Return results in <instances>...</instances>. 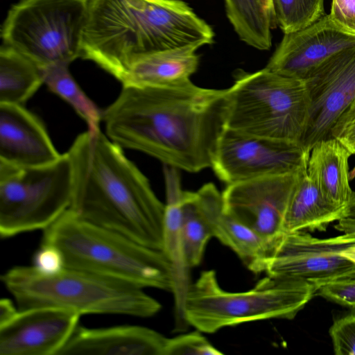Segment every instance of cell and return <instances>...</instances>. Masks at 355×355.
I'll list each match as a JSON object with an SVG mask.
<instances>
[{"mask_svg":"<svg viewBox=\"0 0 355 355\" xmlns=\"http://www.w3.org/2000/svg\"><path fill=\"white\" fill-rule=\"evenodd\" d=\"M122 149L101 130L76 137L67 152L73 178L69 209L85 220L162 251L165 205Z\"/></svg>","mask_w":355,"mask_h":355,"instance_id":"7a4b0ae2","label":"cell"},{"mask_svg":"<svg viewBox=\"0 0 355 355\" xmlns=\"http://www.w3.org/2000/svg\"><path fill=\"white\" fill-rule=\"evenodd\" d=\"M1 280L19 310L55 307L83 314H112L148 318L161 304L143 288L94 273L65 268L44 275L31 266H16Z\"/></svg>","mask_w":355,"mask_h":355,"instance_id":"5b68a950","label":"cell"},{"mask_svg":"<svg viewBox=\"0 0 355 355\" xmlns=\"http://www.w3.org/2000/svg\"><path fill=\"white\" fill-rule=\"evenodd\" d=\"M226 128L301 145L309 114L304 81L266 67L241 71L227 89Z\"/></svg>","mask_w":355,"mask_h":355,"instance_id":"52a82bcc","label":"cell"},{"mask_svg":"<svg viewBox=\"0 0 355 355\" xmlns=\"http://www.w3.org/2000/svg\"><path fill=\"white\" fill-rule=\"evenodd\" d=\"M164 176L166 203L163 225L162 252L169 261L172 269L175 329L178 331H182L188 326L184 317V306L191 284L189 279L190 268L186 261L181 232L182 203L184 191L181 187L178 168L164 165Z\"/></svg>","mask_w":355,"mask_h":355,"instance_id":"d6986e66","label":"cell"},{"mask_svg":"<svg viewBox=\"0 0 355 355\" xmlns=\"http://www.w3.org/2000/svg\"><path fill=\"white\" fill-rule=\"evenodd\" d=\"M349 150L338 140L329 137L311 149L307 174L331 202L346 207L352 192L349 186Z\"/></svg>","mask_w":355,"mask_h":355,"instance_id":"44dd1931","label":"cell"},{"mask_svg":"<svg viewBox=\"0 0 355 355\" xmlns=\"http://www.w3.org/2000/svg\"><path fill=\"white\" fill-rule=\"evenodd\" d=\"M345 217L355 218V191L352 192L350 200L345 208L343 218Z\"/></svg>","mask_w":355,"mask_h":355,"instance_id":"d590c367","label":"cell"},{"mask_svg":"<svg viewBox=\"0 0 355 355\" xmlns=\"http://www.w3.org/2000/svg\"><path fill=\"white\" fill-rule=\"evenodd\" d=\"M329 15L341 29L355 35V0H332Z\"/></svg>","mask_w":355,"mask_h":355,"instance_id":"d6a6232c","label":"cell"},{"mask_svg":"<svg viewBox=\"0 0 355 355\" xmlns=\"http://www.w3.org/2000/svg\"><path fill=\"white\" fill-rule=\"evenodd\" d=\"M355 243L348 234L319 239L304 231L284 233L274 241L261 265V272L303 280L318 288L333 282L355 278V263L342 252Z\"/></svg>","mask_w":355,"mask_h":355,"instance_id":"30bf717a","label":"cell"},{"mask_svg":"<svg viewBox=\"0 0 355 355\" xmlns=\"http://www.w3.org/2000/svg\"><path fill=\"white\" fill-rule=\"evenodd\" d=\"M334 227L343 234H348L355 236V218H343L338 221Z\"/></svg>","mask_w":355,"mask_h":355,"instance_id":"e575fe53","label":"cell"},{"mask_svg":"<svg viewBox=\"0 0 355 355\" xmlns=\"http://www.w3.org/2000/svg\"><path fill=\"white\" fill-rule=\"evenodd\" d=\"M80 318L75 311L55 307L19 310L0 327V355H59Z\"/></svg>","mask_w":355,"mask_h":355,"instance_id":"5bb4252c","label":"cell"},{"mask_svg":"<svg viewBox=\"0 0 355 355\" xmlns=\"http://www.w3.org/2000/svg\"><path fill=\"white\" fill-rule=\"evenodd\" d=\"M168 338L139 325H78L59 355H165Z\"/></svg>","mask_w":355,"mask_h":355,"instance_id":"e0dca14e","label":"cell"},{"mask_svg":"<svg viewBox=\"0 0 355 355\" xmlns=\"http://www.w3.org/2000/svg\"><path fill=\"white\" fill-rule=\"evenodd\" d=\"M211 27L181 0H89L81 58L121 83L142 55L214 42Z\"/></svg>","mask_w":355,"mask_h":355,"instance_id":"3957f363","label":"cell"},{"mask_svg":"<svg viewBox=\"0 0 355 355\" xmlns=\"http://www.w3.org/2000/svg\"><path fill=\"white\" fill-rule=\"evenodd\" d=\"M41 243L62 252L66 268L172 292L171 266L162 250L90 223L68 209L42 230Z\"/></svg>","mask_w":355,"mask_h":355,"instance_id":"277c9868","label":"cell"},{"mask_svg":"<svg viewBox=\"0 0 355 355\" xmlns=\"http://www.w3.org/2000/svg\"><path fill=\"white\" fill-rule=\"evenodd\" d=\"M42 121L23 105L0 103V162L31 167L61 157Z\"/></svg>","mask_w":355,"mask_h":355,"instance_id":"2e32d148","label":"cell"},{"mask_svg":"<svg viewBox=\"0 0 355 355\" xmlns=\"http://www.w3.org/2000/svg\"><path fill=\"white\" fill-rule=\"evenodd\" d=\"M318 290L306 281L267 275L247 291L229 292L220 287L214 270H205L189 286L184 317L188 326L208 334L257 320H292Z\"/></svg>","mask_w":355,"mask_h":355,"instance_id":"8992f818","label":"cell"},{"mask_svg":"<svg viewBox=\"0 0 355 355\" xmlns=\"http://www.w3.org/2000/svg\"><path fill=\"white\" fill-rule=\"evenodd\" d=\"M261 1H263V2H267V1H268L270 0H261Z\"/></svg>","mask_w":355,"mask_h":355,"instance_id":"74e56055","label":"cell"},{"mask_svg":"<svg viewBox=\"0 0 355 355\" xmlns=\"http://www.w3.org/2000/svg\"><path fill=\"white\" fill-rule=\"evenodd\" d=\"M72 168L67 153L56 161L22 167L0 162V236L44 230L69 209Z\"/></svg>","mask_w":355,"mask_h":355,"instance_id":"9c48e42d","label":"cell"},{"mask_svg":"<svg viewBox=\"0 0 355 355\" xmlns=\"http://www.w3.org/2000/svg\"><path fill=\"white\" fill-rule=\"evenodd\" d=\"M355 44V35L338 27L324 15L311 25L284 34L266 68L304 80L334 53Z\"/></svg>","mask_w":355,"mask_h":355,"instance_id":"9a60e30c","label":"cell"},{"mask_svg":"<svg viewBox=\"0 0 355 355\" xmlns=\"http://www.w3.org/2000/svg\"><path fill=\"white\" fill-rule=\"evenodd\" d=\"M330 137L338 140L352 155L355 154V99L334 123Z\"/></svg>","mask_w":355,"mask_h":355,"instance_id":"1f68e13d","label":"cell"},{"mask_svg":"<svg viewBox=\"0 0 355 355\" xmlns=\"http://www.w3.org/2000/svg\"><path fill=\"white\" fill-rule=\"evenodd\" d=\"M200 47L189 45L142 55L131 64L121 84L165 88L187 85L198 69Z\"/></svg>","mask_w":355,"mask_h":355,"instance_id":"ffe728a7","label":"cell"},{"mask_svg":"<svg viewBox=\"0 0 355 355\" xmlns=\"http://www.w3.org/2000/svg\"><path fill=\"white\" fill-rule=\"evenodd\" d=\"M316 295L341 306L355 308V278L322 285L317 291Z\"/></svg>","mask_w":355,"mask_h":355,"instance_id":"4dcf8cb0","label":"cell"},{"mask_svg":"<svg viewBox=\"0 0 355 355\" xmlns=\"http://www.w3.org/2000/svg\"><path fill=\"white\" fill-rule=\"evenodd\" d=\"M67 65H58L43 71L44 83L61 98L85 121L87 131L96 134L101 131L102 110L86 95L70 73Z\"/></svg>","mask_w":355,"mask_h":355,"instance_id":"d4e9b609","label":"cell"},{"mask_svg":"<svg viewBox=\"0 0 355 355\" xmlns=\"http://www.w3.org/2000/svg\"><path fill=\"white\" fill-rule=\"evenodd\" d=\"M309 155L296 143L225 128L211 168L221 181L229 185L299 173L307 168Z\"/></svg>","mask_w":355,"mask_h":355,"instance_id":"8fae6325","label":"cell"},{"mask_svg":"<svg viewBox=\"0 0 355 355\" xmlns=\"http://www.w3.org/2000/svg\"><path fill=\"white\" fill-rule=\"evenodd\" d=\"M200 331L168 338L165 355H222Z\"/></svg>","mask_w":355,"mask_h":355,"instance_id":"83f0119b","label":"cell"},{"mask_svg":"<svg viewBox=\"0 0 355 355\" xmlns=\"http://www.w3.org/2000/svg\"><path fill=\"white\" fill-rule=\"evenodd\" d=\"M227 17L239 39L258 50L272 45L271 28L274 19L259 0H224Z\"/></svg>","mask_w":355,"mask_h":355,"instance_id":"cb8c5ba5","label":"cell"},{"mask_svg":"<svg viewBox=\"0 0 355 355\" xmlns=\"http://www.w3.org/2000/svg\"><path fill=\"white\" fill-rule=\"evenodd\" d=\"M309 114L301 146L307 154L330 137L334 123L355 99V44L334 53L304 80Z\"/></svg>","mask_w":355,"mask_h":355,"instance_id":"7c38bea8","label":"cell"},{"mask_svg":"<svg viewBox=\"0 0 355 355\" xmlns=\"http://www.w3.org/2000/svg\"><path fill=\"white\" fill-rule=\"evenodd\" d=\"M329 333L336 355H355V308L335 320Z\"/></svg>","mask_w":355,"mask_h":355,"instance_id":"f1b7e54d","label":"cell"},{"mask_svg":"<svg viewBox=\"0 0 355 355\" xmlns=\"http://www.w3.org/2000/svg\"><path fill=\"white\" fill-rule=\"evenodd\" d=\"M181 232L187 263L189 268L198 266L202 260L207 243L213 235L197 204L195 192L184 191Z\"/></svg>","mask_w":355,"mask_h":355,"instance_id":"484cf974","label":"cell"},{"mask_svg":"<svg viewBox=\"0 0 355 355\" xmlns=\"http://www.w3.org/2000/svg\"><path fill=\"white\" fill-rule=\"evenodd\" d=\"M32 266L40 273L54 275L66 266L60 250L51 244L41 243L33 255Z\"/></svg>","mask_w":355,"mask_h":355,"instance_id":"f546056e","label":"cell"},{"mask_svg":"<svg viewBox=\"0 0 355 355\" xmlns=\"http://www.w3.org/2000/svg\"><path fill=\"white\" fill-rule=\"evenodd\" d=\"M89 0H20L1 29L3 44L42 70L67 65L82 54Z\"/></svg>","mask_w":355,"mask_h":355,"instance_id":"ba28073f","label":"cell"},{"mask_svg":"<svg viewBox=\"0 0 355 355\" xmlns=\"http://www.w3.org/2000/svg\"><path fill=\"white\" fill-rule=\"evenodd\" d=\"M275 21L284 34L302 29L324 14V0H272Z\"/></svg>","mask_w":355,"mask_h":355,"instance_id":"4316f807","label":"cell"},{"mask_svg":"<svg viewBox=\"0 0 355 355\" xmlns=\"http://www.w3.org/2000/svg\"><path fill=\"white\" fill-rule=\"evenodd\" d=\"M345 207L329 201L307 174H300L284 222V233L300 231H325L327 227L345 216Z\"/></svg>","mask_w":355,"mask_h":355,"instance_id":"7402d4cb","label":"cell"},{"mask_svg":"<svg viewBox=\"0 0 355 355\" xmlns=\"http://www.w3.org/2000/svg\"><path fill=\"white\" fill-rule=\"evenodd\" d=\"M43 83V71L37 65L15 49L2 45L0 103L24 105Z\"/></svg>","mask_w":355,"mask_h":355,"instance_id":"603a6c76","label":"cell"},{"mask_svg":"<svg viewBox=\"0 0 355 355\" xmlns=\"http://www.w3.org/2000/svg\"><path fill=\"white\" fill-rule=\"evenodd\" d=\"M304 170L227 185L222 193L225 211L271 245L284 233L286 213Z\"/></svg>","mask_w":355,"mask_h":355,"instance_id":"4fadbf2b","label":"cell"},{"mask_svg":"<svg viewBox=\"0 0 355 355\" xmlns=\"http://www.w3.org/2000/svg\"><path fill=\"white\" fill-rule=\"evenodd\" d=\"M227 107V89L126 85L102 110V121L106 135L122 148L196 173L212 166Z\"/></svg>","mask_w":355,"mask_h":355,"instance_id":"6da1fadb","label":"cell"},{"mask_svg":"<svg viewBox=\"0 0 355 355\" xmlns=\"http://www.w3.org/2000/svg\"><path fill=\"white\" fill-rule=\"evenodd\" d=\"M19 309L10 299L1 298L0 300V327L12 320Z\"/></svg>","mask_w":355,"mask_h":355,"instance_id":"836d02e7","label":"cell"},{"mask_svg":"<svg viewBox=\"0 0 355 355\" xmlns=\"http://www.w3.org/2000/svg\"><path fill=\"white\" fill-rule=\"evenodd\" d=\"M195 196L213 236L233 250L250 270L261 273L270 243L225 211L222 193L213 183L204 184Z\"/></svg>","mask_w":355,"mask_h":355,"instance_id":"ac0fdd59","label":"cell"},{"mask_svg":"<svg viewBox=\"0 0 355 355\" xmlns=\"http://www.w3.org/2000/svg\"><path fill=\"white\" fill-rule=\"evenodd\" d=\"M342 254L355 263V243L343 250Z\"/></svg>","mask_w":355,"mask_h":355,"instance_id":"8d00e7d4","label":"cell"}]
</instances>
